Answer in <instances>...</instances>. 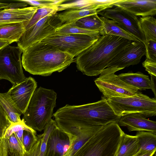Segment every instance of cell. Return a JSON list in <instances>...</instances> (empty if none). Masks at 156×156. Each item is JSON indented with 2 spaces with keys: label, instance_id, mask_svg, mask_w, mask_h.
<instances>
[{
  "label": "cell",
  "instance_id": "obj_28",
  "mask_svg": "<svg viewBox=\"0 0 156 156\" xmlns=\"http://www.w3.org/2000/svg\"><path fill=\"white\" fill-rule=\"evenodd\" d=\"M75 24L77 26L87 30L100 32L103 24L102 17L98 14L83 17L76 21Z\"/></svg>",
  "mask_w": 156,
  "mask_h": 156
},
{
  "label": "cell",
  "instance_id": "obj_13",
  "mask_svg": "<svg viewBox=\"0 0 156 156\" xmlns=\"http://www.w3.org/2000/svg\"><path fill=\"white\" fill-rule=\"evenodd\" d=\"M146 54L144 44L140 41H132L111 61L108 67L114 66L123 69L138 64Z\"/></svg>",
  "mask_w": 156,
  "mask_h": 156
},
{
  "label": "cell",
  "instance_id": "obj_3",
  "mask_svg": "<svg viewBox=\"0 0 156 156\" xmlns=\"http://www.w3.org/2000/svg\"><path fill=\"white\" fill-rule=\"evenodd\" d=\"M55 120L84 126H104L118 122L120 117L116 115L103 98L95 102L79 105L67 104L53 114Z\"/></svg>",
  "mask_w": 156,
  "mask_h": 156
},
{
  "label": "cell",
  "instance_id": "obj_24",
  "mask_svg": "<svg viewBox=\"0 0 156 156\" xmlns=\"http://www.w3.org/2000/svg\"><path fill=\"white\" fill-rule=\"evenodd\" d=\"M138 138L140 146L137 153L155 152L156 134L145 131H138L135 135Z\"/></svg>",
  "mask_w": 156,
  "mask_h": 156
},
{
  "label": "cell",
  "instance_id": "obj_7",
  "mask_svg": "<svg viewBox=\"0 0 156 156\" xmlns=\"http://www.w3.org/2000/svg\"><path fill=\"white\" fill-rule=\"evenodd\" d=\"M121 70L114 66L104 69L94 80L95 84L107 100L113 98H125L135 95L138 89L121 80L115 73Z\"/></svg>",
  "mask_w": 156,
  "mask_h": 156
},
{
  "label": "cell",
  "instance_id": "obj_35",
  "mask_svg": "<svg viewBox=\"0 0 156 156\" xmlns=\"http://www.w3.org/2000/svg\"><path fill=\"white\" fill-rule=\"evenodd\" d=\"M23 144L27 152L29 151L38 140L36 131L24 130L23 132Z\"/></svg>",
  "mask_w": 156,
  "mask_h": 156
},
{
  "label": "cell",
  "instance_id": "obj_41",
  "mask_svg": "<svg viewBox=\"0 0 156 156\" xmlns=\"http://www.w3.org/2000/svg\"><path fill=\"white\" fill-rule=\"evenodd\" d=\"M24 129H21L18 131L15 132L14 133L16 136L17 139L22 145L24 148L23 144V132Z\"/></svg>",
  "mask_w": 156,
  "mask_h": 156
},
{
  "label": "cell",
  "instance_id": "obj_10",
  "mask_svg": "<svg viewBox=\"0 0 156 156\" xmlns=\"http://www.w3.org/2000/svg\"><path fill=\"white\" fill-rule=\"evenodd\" d=\"M63 24L58 13L47 16L25 30L17 42V46L23 51L33 44L55 33L56 30Z\"/></svg>",
  "mask_w": 156,
  "mask_h": 156
},
{
  "label": "cell",
  "instance_id": "obj_36",
  "mask_svg": "<svg viewBox=\"0 0 156 156\" xmlns=\"http://www.w3.org/2000/svg\"><path fill=\"white\" fill-rule=\"evenodd\" d=\"M21 129H24L25 130L30 131H35L28 126L22 119L19 122L15 123H12L6 132L4 136L5 138L6 139H8L14 133Z\"/></svg>",
  "mask_w": 156,
  "mask_h": 156
},
{
  "label": "cell",
  "instance_id": "obj_25",
  "mask_svg": "<svg viewBox=\"0 0 156 156\" xmlns=\"http://www.w3.org/2000/svg\"><path fill=\"white\" fill-rule=\"evenodd\" d=\"M99 10L68 9L58 13V16L63 23H75L80 19L89 15L98 14Z\"/></svg>",
  "mask_w": 156,
  "mask_h": 156
},
{
  "label": "cell",
  "instance_id": "obj_2",
  "mask_svg": "<svg viewBox=\"0 0 156 156\" xmlns=\"http://www.w3.org/2000/svg\"><path fill=\"white\" fill-rule=\"evenodd\" d=\"M74 57L55 46L42 41L35 43L23 52L22 65L34 75L48 76L60 72L74 62Z\"/></svg>",
  "mask_w": 156,
  "mask_h": 156
},
{
  "label": "cell",
  "instance_id": "obj_8",
  "mask_svg": "<svg viewBox=\"0 0 156 156\" xmlns=\"http://www.w3.org/2000/svg\"><path fill=\"white\" fill-rule=\"evenodd\" d=\"M23 51L18 46L9 45L0 50V80H7L14 85L26 78L23 73L21 58Z\"/></svg>",
  "mask_w": 156,
  "mask_h": 156
},
{
  "label": "cell",
  "instance_id": "obj_39",
  "mask_svg": "<svg viewBox=\"0 0 156 156\" xmlns=\"http://www.w3.org/2000/svg\"><path fill=\"white\" fill-rule=\"evenodd\" d=\"M27 4L22 2L5 3L0 2V10L3 9H17L26 7Z\"/></svg>",
  "mask_w": 156,
  "mask_h": 156
},
{
  "label": "cell",
  "instance_id": "obj_22",
  "mask_svg": "<svg viewBox=\"0 0 156 156\" xmlns=\"http://www.w3.org/2000/svg\"><path fill=\"white\" fill-rule=\"evenodd\" d=\"M140 146L137 137L125 133L116 156H134L139 151Z\"/></svg>",
  "mask_w": 156,
  "mask_h": 156
},
{
  "label": "cell",
  "instance_id": "obj_42",
  "mask_svg": "<svg viewBox=\"0 0 156 156\" xmlns=\"http://www.w3.org/2000/svg\"><path fill=\"white\" fill-rule=\"evenodd\" d=\"M151 76V80H150L151 89L152 90L154 94L155 98H156V76Z\"/></svg>",
  "mask_w": 156,
  "mask_h": 156
},
{
  "label": "cell",
  "instance_id": "obj_45",
  "mask_svg": "<svg viewBox=\"0 0 156 156\" xmlns=\"http://www.w3.org/2000/svg\"><path fill=\"white\" fill-rule=\"evenodd\" d=\"M9 156H10L9 155ZM12 156H21L19 154H15Z\"/></svg>",
  "mask_w": 156,
  "mask_h": 156
},
{
  "label": "cell",
  "instance_id": "obj_21",
  "mask_svg": "<svg viewBox=\"0 0 156 156\" xmlns=\"http://www.w3.org/2000/svg\"><path fill=\"white\" fill-rule=\"evenodd\" d=\"M119 77L127 84L137 88L139 90L151 89L150 80L148 76L138 72L121 73Z\"/></svg>",
  "mask_w": 156,
  "mask_h": 156
},
{
  "label": "cell",
  "instance_id": "obj_31",
  "mask_svg": "<svg viewBox=\"0 0 156 156\" xmlns=\"http://www.w3.org/2000/svg\"><path fill=\"white\" fill-rule=\"evenodd\" d=\"M7 140L8 151L9 156H12L15 154H18L22 156H25L26 151L14 133Z\"/></svg>",
  "mask_w": 156,
  "mask_h": 156
},
{
  "label": "cell",
  "instance_id": "obj_14",
  "mask_svg": "<svg viewBox=\"0 0 156 156\" xmlns=\"http://www.w3.org/2000/svg\"><path fill=\"white\" fill-rule=\"evenodd\" d=\"M37 87L35 80L30 76L26 77L21 82L12 85L7 91L22 114L25 112Z\"/></svg>",
  "mask_w": 156,
  "mask_h": 156
},
{
  "label": "cell",
  "instance_id": "obj_9",
  "mask_svg": "<svg viewBox=\"0 0 156 156\" xmlns=\"http://www.w3.org/2000/svg\"><path fill=\"white\" fill-rule=\"evenodd\" d=\"M100 36V34L89 35L60 34L55 33L47 37L41 41L52 44L74 57L93 44Z\"/></svg>",
  "mask_w": 156,
  "mask_h": 156
},
{
  "label": "cell",
  "instance_id": "obj_11",
  "mask_svg": "<svg viewBox=\"0 0 156 156\" xmlns=\"http://www.w3.org/2000/svg\"><path fill=\"white\" fill-rule=\"evenodd\" d=\"M56 122L67 134L70 140L69 148L64 156H73L103 126H84L60 121Z\"/></svg>",
  "mask_w": 156,
  "mask_h": 156
},
{
  "label": "cell",
  "instance_id": "obj_5",
  "mask_svg": "<svg viewBox=\"0 0 156 156\" xmlns=\"http://www.w3.org/2000/svg\"><path fill=\"white\" fill-rule=\"evenodd\" d=\"M124 134L117 123L104 125L73 156H116Z\"/></svg>",
  "mask_w": 156,
  "mask_h": 156
},
{
  "label": "cell",
  "instance_id": "obj_43",
  "mask_svg": "<svg viewBox=\"0 0 156 156\" xmlns=\"http://www.w3.org/2000/svg\"><path fill=\"white\" fill-rule=\"evenodd\" d=\"M11 43L9 41L0 40V50Z\"/></svg>",
  "mask_w": 156,
  "mask_h": 156
},
{
  "label": "cell",
  "instance_id": "obj_16",
  "mask_svg": "<svg viewBox=\"0 0 156 156\" xmlns=\"http://www.w3.org/2000/svg\"><path fill=\"white\" fill-rule=\"evenodd\" d=\"M136 16H153L156 14V0H121L114 4Z\"/></svg>",
  "mask_w": 156,
  "mask_h": 156
},
{
  "label": "cell",
  "instance_id": "obj_17",
  "mask_svg": "<svg viewBox=\"0 0 156 156\" xmlns=\"http://www.w3.org/2000/svg\"><path fill=\"white\" fill-rule=\"evenodd\" d=\"M37 9V7L31 6L17 9L0 10V24L23 23L26 27L36 12Z\"/></svg>",
  "mask_w": 156,
  "mask_h": 156
},
{
  "label": "cell",
  "instance_id": "obj_30",
  "mask_svg": "<svg viewBox=\"0 0 156 156\" xmlns=\"http://www.w3.org/2000/svg\"><path fill=\"white\" fill-rule=\"evenodd\" d=\"M55 33L60 34H81L95 35L99 34V32L80 28L76 26L75 23H64L56 30Z\"/></svg>",
  "mask_w": 156,
  "mask_h": 156
},
{
  "label": "cell",
  "instance_id": "obj_15",
  "mask_svg": "<svg viewBox=\"0 0 156 156\" xmlns=\"http://www.w3.org/2000/svg\"><path fill=\"white\" fill-rule=\"evenodd\" d=\"M69 145L68 135L57 125L49 136L44 156H64Z\"/></svg>",
  "mask_w": 156,
  "mask_h": 156
},
{
  "label": "cell",
  "instance_id": "obj_44",
  "mask_svg": "<svg viewBox=\"0 0 156 156\" xmlns=\"http://www.w3.org/2000/svg\"><path fill=\"white\" fill-rule=\"evenodd\" d=\"M155 152H152L145 153H137L134 156H153L155 154Z\"/></svg>",
  "mask_w": 156,
  "mask_h": 156
},
{
  "label": "cell",
  "instance_id": "obj_29",
  "mask_svg": "<svg viewBox=\"0 0 156 156\" xmlns=\"http://www.w3.org/2000/svg\"><path fill=\"white\" fill-rule=\"evenodd\" d=\"M57 12L71 9L94 10L93 7V0H67L57 6Z\"/></svg>",
  "mask_w": 156,
  "mask_h": 156
},
{
  "label": "cell",
  "instance_id": "obj_18",
  "mask_svg": "<svg viewBox=\"0 0 156 156\" xmlns=\"http://www.w3.org/2000/svg\"><path fill=\"white\" fill-rule=\"evenodd\" d=\"M118 124L127 128L129 132L145 131L156 134V122L146 119L136 114H132L121 116Z\"/></svg>",
  "mask_w": 156,
  "mask_h": 156
},
{
  "label": "cell",
  "instance_id": "obj_38",
  "mask_svg": "<svg viewBox=\"0 0 156 156\" xmlns=\"http://www.w3.org/2000/svg\"><path fill=\"white\" fill-rule=\"evenodd\" d=\"M142 65L151 75L156 76V60L146 58Z\"/></svg>",
  "mask_w": 156,
  "mask_h": 156
},
{
  "label": "cell",
  "instance_id": "obj_33",
  "mask_svg": "<svg viewBox=\"0 0 156 156\" xmlns=\"http://www.w3.org/2000/svg\"><path fill=\"white\" fill-rule=\"evenodd\" d=\"M67 0H16V1L30 5L37 8L56 6L66 2Z\"/></svg>",
  "mask_w": 156,
  "mask_h": 156
},
{
  "label": "cell",
  "instance_id": "obj_26",
  "mask_svg": "<svg viewBox=\"0 0 156 156\" xmlns=\"http://www.w3.org/2000/svg\"><path fill=\"white\" fill-rule=\"evenodd\" d=\"M139 20L141 29L144 34L146 46L150 41L156 42V20L153 16L141 17Z\"/></svg>",
  "mask_w": 156,
  "mask_h": 156
},
{
  "label": "cell",
  "instance_id": "obj_6",
  "mask_svg": "<svg viewBox=\"0 0 156 156\" xmlns=\"http://www.w3.org/2000/svg\"><path fill=\"white\" fill-rule=\"evenodd\" d=\"M107 101L115 113L120 117L136 114L146 118L156 115V99L138 91L132 96L113 98Z\"/></svg>",
  "mask_w": 156,
  "mask_h": 156
},
{
  "label": "cell",
  "instance_id": "obj_12",
  "mask_svg": "<svg viewBox=\"0 0 156 156\" xmlns=\"http://www.w3.org/2000/svg\"><path fill=\"white\" fill-rule=\"evenodd\" d=\"M98 14L115 21L146 45L145 38L137 16L116 6L113 9H105Z\"/></svg>",
  "mask_w": 156,
  "mask_h": 156
},
{
  "label": "cell",
  "instance_id": "obj_27",
  "mask_svg": "<svg viewBox=\"0 0 156 156\" xmlns=\"http://www.w3.org/2000/svg\"><path fill=\"white\" fill-rule=\"evenodd\" d=\"M12 123L0 105V156H9L7 140L4 136Z\"/></svg>",
  "mask_w": 156,
  "mask_h": 156
},
{
  "label": "cell",
  "instance_id": "obj_4",
  "mask_svg": "<svg viewBox=\"0 0 156 156\" xmlns=\"http://www.w3.org/2000/svg\"><path fill=\"white\" fill-rule=\"evenodd\" d=\"M56 98L53 90L41 87L36 89L23 114L26 124L36 131L44 130L53 116Z\"/></svg>",
  "mask_w": 156,
  "mask_h": 156
},
{
  "label": "cell",
  "instance_id": "obj_34",
  "mask_svg": "<svg viewBox=\"0 0 156 156\" xmlns=\"http://www.w3.org/2000/svg\"><path fill=\"white\" fill-rule=\"evenodd\" d=\"M57 125L55 120L51 119L44 129V132L41 134L38 135L41 142L38 156H44L46 147V143L49 136L53 129Z\"/></svg>",
  "mask_w": 156,
  "mask_h": 156
},
{
  "label": "cell",
  "instance_id": "obj_23",
  "mask_svg": "<svg viewBox=\"0 0 156 156\" xmlns=\"http://www.w3.org/2000/svg\"><path fill=\"white\" fill-rule=\"evenodd\" d=\"M0 105L12 123H16L21 121L20 116L22 114L12 100L8 92L0 93Z\"/></svg>",
  "mask_w": 156,
  "mask_h": 156
},
{
  "label": "cell",
  "instance_id": "obj_32",
  "mask_svg": "<svg viewBox=\"0 0 156 156\" xmlns=\"http://www.w3.org/2000/svg\"><path fill=\"white\" fill-rule=\"evenodd\" d=\"M57 12V6L52 7L37 8L36 12L25 27V30L32 27L47 16Z\"/></svg>",
  "mask_w": 156,
  "mask_h": 156
},
{
  "label": "cell",
  "instance_id": "obj_19",
  "mask_svg": "<svg viewBox=\"0 0 156 156\" xmlns=\"http://www.w3.org/2000/svg\"><path fill=\"white\" fill-rule=\"evenodd\" d=\"M102 18L103 24L99 32L101 36L111 35L124 38L131 41H140L115 21L104 17Z\"/></svg>",
  "mask_w": 156,
  "mask_h": 156
},
{
  "label": "cell",
  "instance_id": "obj_20",
  "mask_svg": "<svg viewBox=\"0 0 156 156\" xmlns=\"http://www.w3.org/2000/svg\"><path fill=\"white\" fill-rule=\"evenodd\" d=\"M23 23L0 24V40L17 42L25 30Z\"/></svg>",
  "mask_w": 156,
  "mask_h": 156
},
{
  "label": "cell",
  "instance_id": "obj_37",
  "mask_svg": "<svg viewBox=\"0 0 156 156\" xmlns=\"http://www.w3.org/2000/svg\"><path fill=\"white\" fill-rule=\"evenodd\" d=\"M145 48L146 58L156 60V42L150 41Z\"/></svg>",
  "mask_w": 156,
  "mask_h": 156
},
{
  "label": "cell",
  "instance_id": "obj_40",
  "mask_svg": "<svg viewBox=\"0 0 156 156\" xmlns=\"http://www.w3.org/2000/svg\"><path fill=\"white\" fill-rule=\"evenodd\" d=\"M38 140L32 148L27 152L25 156H38L40 152L41 141L38 135H37Z\"/></svg>",
  "mask_w": 156,
  "mask_h": 156
},
{
  "label": "cell",
  "instance_id": "obj_1",
  "mask_svg": "<svg viewBox=\"0 0 156 156\" xmlns=\"http://www.w3.org/2000/svg\"><path fill=\"white\" fill-rule=\"evenodd\" d=\"M131 41L114 35H100L97 41L74 58L76 67L87 76H98Z\"/></svg>",
  "mask_w": 156,
  "mask_h": 156
}]
</instances>
